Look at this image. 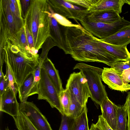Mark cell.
<instances>
[{
  "mask_svg": "<svg viewBox=\"0 0 130 130\" xmlns=\"http://www.w3.org/2000/svg\"><path fill=\"white\" fill-rule=\"evenodd\" d=\"M4 50L18 90L27 77L34 73L39 63V55L24 53L19 49L7 46Z\"/></svg>",
  "mask_w": 130,
  "mask_h": 130,
  "instance_id": "cell-4",
  "label": "cell"
},
{
  "mask_svg": "<svg viewBox=\"0 0 130 130\" xmlns=\"http://www.w3.org/2000/svg\"><path fill=\"white\" fill-rule=\"evenodd\" d=\"M40 76L38 90V99L45 100L52 108H56L62 115H63L59 94L45 70L42 67Z\"/></svg>",
  "mask_w": 130,
  "mask_h": 130,
  "instance_id": "cell-8",
  "label": "cell"
},
{
  "mask_svg": "<svg viewBox=\"0 0 130 130\" xmlns=\"http://www.w3.org/2000/svg\"><path fill=\"white\" fill-rule=\"evenodd\" d=\"M85 105L82 106L79 103L73 101L70 97L68 116L74 118H77L81 113Z\"/></svg>",
  "mask_w": 130,
  "mask_h": 130,
  "instance_id": "cell-26",
  "label": "cell"
},
{
  "mask_svg": "<svg viewBox=\"0 0 130 130\" xmlns=\"http://www.w3.org/2000/svg\"><path fill=\"white\" fill-rule=\"evenodd\" d=\"M59 96L63 115L68 116L70 104L69 94L68 91L64 89L59 94Z\"/></svg>",
  "mask_w": 130,
  "mask_h": 130,
  "instance_id": "cell-25",
  "label": "cell"
},
{
  "mask_svg": "<svg viewBox=\"0 0 130 130\" xmlns=\"http://www.w3.org/2000/svg\"><path fill=\"white\" fill-rule=\"evenodd\" d=\"M125 0H97L89 12L104 10H113L119 14L122 12Z\"/></svg>",
  "mask_w": 130,
  "mask_h": 130,
  "instance_id": "cell-16",
  "label": "cell"
},
{
  "mask_svg": "<svg viewBox=\"0 0 130 130\" xmlns=\"http://www.w3.org/2000/svg\"><path fill=\"white\" fill-rule=\"evenodd\" d=\"M79 24L77 27H67V36L70 55L75 60L102 63L111 67L115 62L119 61L102 47L99 38Z\"/></svg>",
  "mask_w": 130,
  "mask_h": 130,
  "instance_id": "cell-1",
  "label": "cell"
},
{
  "mask_svg": "<svg viewBox=\"0 0 130 130\" xmlns=\"http://www.w3.org/2000/svg\"><path fill=\"white\" fill-rule=\"evenodd\" d=\"M62 120L59 130H73L75 118L62 115Z\"/></svg>",
  "mask_w": 130,
  "mask_h": 130,
  "instance_id": "cell-29",
  "label": "cell"
},
{
  "mask_svg": "<svg viewBox=\"0 0 130 130\" xmlns=\"http://www.w3.org/2000/svg\"><path fill=\"white\" fill-rule=\"evenodd\" d=\"M43 61L39 60V63L34 73V79L28 97L37 94L40 79V71Z\"/></svg>",
  "mask_w": 130,
  "mask_h": 130,
  "instance_id": "cell-24",
  "label": "cell"
},
{
  "mask_svg": "<svg viewBox=\"0 0 130 130\" xmlns=\"http://www.w3.org/2000/svg\"><path fill=\"white\" fill-rule=\"evenodd\" d=\"M0 94L1 95L9 85V81L7 75L6 74L0 79Z\"/></svg>",
  "mask_w": 130,
  "mask_h": 130,
  "instance_id": "cell-35",
  "label": "cell"
},
{
  "mask_svg": "<svg viewBox=\"0 0 130 130\" xmlns=\"http://www.w3.org/2000/svg\"><path fill=\"white\" fill-rule=\"evenodd\" d=\"M100 106L102 117L112 129L116 130L117 125V105L107 96Z\"/></svg>",
  "mask_w": 130,
  "mask_h": 130,
  "instance_id": "cell-14",
  "label": "cell"
},
{
  "mask_svg": "<svg viewBox=\"0 0 130 130\" xmlns=\"http://www.w3.org/2000/svg\"><path fill=\"white\" fill-rule=\"evenodd\" d=\"M31 0H20L22 15L25 19V16L29 9Z\"/></svg>",
  "mask_w": 130,
  "mask_h": 130,
  "instance_id": "cell-37",
  "label": "cell"
},
{
  "mask_svg": "<svg viewBox=\"0 0 130 130\" xmlns=\"http://www.w3.org/2000/svg\"><path fill=\"white\" fill-rule=\"evenodd\" d=\"M13 118L18 130H38L31 123L24 111L20 110L17 116Z\"/></svg>",
  "mask_w": 130,
  "mask_h": 130,
  "instance_id": "cell-20",
  "label": "cell"
},
{
  "mask_svg": "<svg viewBox=\"0 0 130 130\" xmlns=\"http://www.w3.org/2000/svg\"><path fill=\"white\" fill-rule=\"evenodd\" d=\"M48 5L49 10L51 12L52 16L60 24L63 26L68 27H77L79 26V23L77 20H74L78 24H73L66 18L58 13L54 12L48 4Z\"/></svg>",
  "mask_w": 130,
  "mask_h": 130,
  "instance_id": "cell-27",
  "label": "cell"
},
{
  "mask_svg": "<svg viewBox=\"0 0 130 130\" xmlns=\"http://www.w3.org/2000/svg\"><path fill=\"white\" fill-rule=\"evenodd\" d=\"M50 37L57 46L62 49L66 54H70V51L67 36V27L59 23L48 11Z\"/></svg>",
  "mask_w": 130,
  "mask_h": 130,
  "instance_id": "cell-11",
  "label": "cell"
},
{
  "mask_svg": "<svg viewBox=\"0 0 130 130\" xmlns=\"http://www.w3.org/2000/svg\"><path fill=\"white\" fill-rule=\"evenodd\" d=\"M73 69H78L87 79L90 90V98L96 104L100 105L107 96L105 87L102 82L101 75L103 69L81 62L77 63Z\"/></svg>",
  "mask_w": 130,
  "mask_h": 130,
  "instance_id": "cell-5",
  "label": "cell"
},
{
  "mask_svg": "<svg viewBox=\"0 0 130 130\" xmlns=\"http://www.w3.org/2000/svg\"><path fill=\"white\" fill-rule=\"evenodd\" d=\"M96 124L103 130H114L108 124L101 115L99 116L98 121Z\"/></svg>",
  "mask_w": 130,
  "mask_h": 130,
  "instance_id": "cell-36",
  "label": "cell"
},
{
  "mask_svg": "<svg viewBox=\"0 0 130 130\" xmlns=\"http://www.w3.org/2000/svg\"><path fill=\"white\" fill-rule=\"evenodd\" d=\"M74 5H76L87 9L88 11L96 2L97 0H66Z\"/></svg>",
  "mask_w": 130,
  "mask_h": 130,
  "instance_id": "cell-31",
  "label": "cell"
},
{
  "mask_svg": "<svg viewBox=\"0 0 130 130\" xmlns=\"http://www.w3.org/2000/svg\"><path fill=\"white\" fill-rule=\"evenodd\" d=\"M87 112L86 105L80 115L75 118L73 130H89Z\"/></svg>",
  "mask_w": 130,
  "mask_h": 130,
  "instance_id": "cell-22",
  "label": "cell"
},
{
  "mask_svg": "<svg viewBox=\"0 0 130 130\" xmlns=\"http://www.w3.org/2000/svg\"><path fill=\"white\" fill-rule=\"evenodd\" d=\"M5 62L6 64V72L9 81V85L11 87L15 93L17 94L18 92V90L16 86L14 78L12 74L10 66L6 57L5 56Z\"/></svg>",
  "mask_w": 130,
  "mask_h": 130,
  "instance_id": "cell-32",
  "label": "cell"
},
{
  "mask_svg": "<svg viewBox=\"0 0 130 130\" xmlns=\"http://www.w3.org/2000/svg\"><path fill=\"white\" fill-rule=\"evenodd\" d=\"M100 39L109 44L118 46H127L130 43V25L123 27L111 36Z\"/></svg>",
  "mask_w": 130,
  "mask_h": 130,
  "instance_id": "cell-15",
  "label": "cell"
},
{
  "mask_svg": "<svg viewBox=\"0 0 130 130\" xmlns=\"http://www.w3.org/2000/svg\"><path fill=\"white\" fill-rule=\"evenodd\" d=\"M54 12L67 19L80 21L89 13L88 10L71 3L66 0H47Z\"/></svg>",
  "mask_w": 130,
  "mask_h": 130,
  "instance_id": "cell-9",
  "label": "cell"
},
{
  "mask_svg": "<svg viewBox=\"0 0 130 130\" xmlns=\"http://www.w3.org/2000/svg\"><path fill=\"white\" fill-rule=\"evenodd\" d=\"M20 51L25 53H31L26 34L25 26L22 30L20 38Z\"/></svg>",
  "mask_w": 130,
  "mask_h": 130,
  "instance_id": "cell-30",
  "label": "cell"
},
{
  "mask_svg": "<svg viewBox=\"0 0 130 130\" xmlns=\"http://www.w3.org/2000/svg\"><path fill=\"white\" fill-rule=\"evenodd\" d=\"M19 110L25 111L29 120L38 130H52L46 118L32 102L27 101L21 102Z\"/></svg>",
  "mask_w": 130,
  "mask_h": 130,
  "instance_id": "cell-10",
  "label": "cell"
},
{
  "mask_svg": "<svg viewBox=\"0 0 130 130\" xmlns=\"http://www.w3.org/2000/svg\"><path fill=\"white\" fill-rule=\"evenodd\" d=\"M99 43L102 47L116 58L119 61H126L130 59V53L127 46H118L107 43L99 39Z\"/></svg>",
  "mask_w": 130,
  "mask_h": 130,
  "instance_id": "cell-18",
  "label": "cell"
},
{
  "mask_svg": "<svg viewBox=\"0 0 130 130\" xmlns=\"http://www.w3.org/2000/svg\"><path fill=\"white\" fill-rule=\"evenodd\" d=\"M47 0H31L25 16V25L32 36L35 49L38 53L46 39L50 37Z\"/></svg>",
  "mask_w": 130,
  "mask_h": 130,
  "instance_id": "cell-3",
  "label": "cell"
},
{
  "mask_svg": "<svg viewBox=\"0 0 130 130\" xmlns=\"http://www.w3.org/2000/svg\"><path fill=\"white\" fill-rule=\"evenodd\" d=\"M34 79V73L29 75L25 79L18 90L21 102L27 101Z\"/></svg>",
  "mask_w": 130,
  "mask_h": 130,
  "instance_id": "cell-21",
  "label": "cell"
},
{
  "mask_svg": "<svg viewBox=\"0 0 130 130\" xmlns=\"http://www.w3.org/2000/svg\"><path fill=\"white\" fill-rule=\"evenodd\" d=\"M101 74L102 80L111 89L126 91L130 90V84L125 83L121 74L114 69L104 67Z\"/></svg>",
  "mask_w": 130,
  "mask_h": 130,
  "instance_id": "cell-12",
  "label": "cell"
},
{
  "mask_svg": "<svg viewBox=\"0 0 130 130\" xmlns=\"http://www.w3.org/2000/svg\"><path fill=\"white\" fill-rule=\"evenodd\" d=\"M125 3L127 4L130 6V0H125Z\"/></svg>",
  "mask_w": 130,
  "mask_h": 130,
  "instance_id": "cell-43",
  "label": "cell"
},
{
  "mask_svg": "<svg viewBox=\"0 0 130 130\" xmlns=\"http://www.w3.org/2000/svg\"><path fill=\"white\" fill-rule=\"evenodd\" d=\"M26 34L30 49L31 52L33 54L37 55L38 53L36 51L34 46V40L33 38L29 31L27 26L25 25Z\"/></svg>",
  "mask_w": 130,
  "mask_h": 130,
  "instance_id": "cell-34",
  "label": "cell"
},
{
  "mask_svg": "<svg viewBox=\"0 0 130 130\" xmlns=\"http://www.w3.org/2000/svg\"><path fill=\"white\" fill-rule=\"evenodd\" d=\"M56 45L51 37H48L42 45L41 53L39 56V60L44 61L47 58L48 53L52 47Z\"/></svg>",
  "mask_w": 130,
  "mask_h": 130,
  "instance_id": "cell-28",
  "label": "cell"
},
{
  "mask_svg": "<svg viewBox=\"0 0 130 130\" xmlns=\"http://www.w3.org/2000/svg\"><path fill=\"white\" fill-rule=\"evenodd\" d=\"M89 130H103L100 127L96 124H92Z\"/></svg>",
  "mask_w": 130,
  "mask_h": 130,
  "instance_id": "cell-41",
  "label": "cell"
},
{
  "mask_svg": "<svg viewBox=\"0 0 130 130\" xmlns=\"http://www.w3.org/2000/svg\"><path fill=\"white\" fill-rule=\"evenodd\" d=\"M122 74L123 71L130 68V59L126 61H118L115 63L111 67Z\"/></svg>",
  "mask_w": 130,
  "mask_h": 130,
  "instance_id": "cell-33",
  "label": "cell"
},
{
  "mask_svg": "<svg viewBox=\"0 0 130 130\" xmlns=\"http://www.w3.org/2000/svg\"><path fill=\"white\" fill-rule=\"evenodd\" d=\"M17 94L9 85L0 95V111L6 113L13 118L17 116L20 110V105Z\"/></svg>",
  "mask_w": 130,
  "mask_h": 130,
  "instance_id": "cell-13",
  "label": "cell"
},
{
  "mask_svg": "<svg viewBox=\"0 0 130 130\" xmlns=\"http://www.w3.org/2000/svg\"><path fill=\"white\" fill-rule=\"evenodd\" d=\"M65 89L72 100L83 106L87 105L88 99L91 96L87 80L80 71L71 74Z\"/></svg>",
  "mask_w": 130,
  "mask_h": 130,
  "instance_id": "cell-7",
  "label": "cell"
},
{
  "mask_svg": "<svg viewBox=\"0 0 130 130\" xmlns=\"http://www.w3.org/2000/svg\"></svg>",
  "mask_w": 130,
  "mask_h": 130,
  "instance_id": "cell-45",
  "label": "cell"
},
{
  "mask_svg": "<svg viewBox=\"0 0 130 130\" xmlns=\"http://www.w3.org/2000/svg\"><path fill=\"white\" fill-rule=\"evenodd\" d=\"M25 25L20 3L17 1H0V45L8 43L20 50L22 30Z\"/></svg>",
  "mask_w": 130,
  "mask_h": 130,
  "instance_id": "cell-2",
  "label": "cell"
},
{
  "mask_svg": "<svg viewBox=\"0 0 130 130\" xmlns=\"http://www.w3.org/2000/svg\"><path fill=\"white\" fill-rule=\"evenodd\" d=\"M122 106L117 105V125L116 130H127V112L123 109Z\"/></svg>",
  "mask_w": 130,
  "mask_h": 130,
  "instance_id": "cell-23",
  "label": "cell"
},
{
  "mask_svg": "<svg viewBox=\"0 0 130 130\" xmlns=\"http://www.w3.org/2000/svg\"><path fill=\"white\" fill-rule=\"evenodd\" d=\"M122 79L125 83L130 82V68L124 70L121 74Z\"/></svg>",
  "mask_w": 130,
  "mask_h": 130,
  "instance_id": "cell-38",
  "label": "cell"
},
{
  "mask_svg": "<svg viewBox=\"0 0 130 130\" xmlns=\"http://www.w3.org/2000/svg\"><path fill=\"white\" fill-rule=\"evenodd\" d=\"M4 75L3 72L2 71V67L0 68V79H1L3 76H4Z\"/></svg>",
  "mask_w": 130,
  "mask_h": 130,
  "instance_id": "cell-42",
  "label": "cell"
},
{
  "mask_svg": "<svg viewBox=\"0 0 130 130\" xmlns=\"http://www.w3.org/2000/svg\"><path fill=\"white\" fill-rule=\"evenodd\" d=\"M5 130H9L8 127H7L6 128Z\"/></svg>",
  "mask_w": 130,
  "mask_h": 130,
  "instance_id": "cell-44",
  "label": "cell"
},
{
  "mask_svg": "<svg viewBox=\"0 0 130 130\" xmlns=\"http://www.w3.org/2000/svg\"><path fill=\"white\" fill-rule=\"evenodd\" d=\"M41 67L45 70L59 94L64 89L62 87V82L58 70L51 60L48 57L43 61Z\"/></svg>",
  "mask_w": 130,
  "mask_h": 130,
  "instance_id": "cell-17",
  "label": "cell"
},
{
  "mask_svg": "<svg viewBox=\"0 0 130 130\" xmlns=\"http://www.w3.org/2000/svg\"><path fill=\"white\" fill-rule=\"evenodd\" d=\"M88 15L98 21L106 23H114L121 17L117 12L113 10H104L89 12Z\"/></svg>",
  "mask_w": 130,
  "mask_h": 130,
  "instance_id": "cell-19",
  "label": "cell"
},
{
  "mask_svg": "<svg viewBox=\"0 0 130 130\" xmlns=\"http://www.w3.org/2000/svg\"><path fill=\"white\" fill-rule=\"evenodd\" d=\"M122 107L123 109L126 112L130 107V91L128 92L125 102Z\"/></svg>",
  "mask_w": 130,
  "mask_h": 130,
  "instance_id": "cell-39",
  "label": "cell"
},
{
  "mask_svg": "<svg viewBox=\"0 0 130 130\" xmlns=\"http://www.w3.org/2000/svg\"><path fill=\"white\" fill-rule=\"evenodd\" d=\"M127 112L128 117L127 130H130V107L128 109Z\"/></svg>",
  "mask_w": 130,
  "mask_h": 130,
  "instance_id": "cell-40",
  "label": "cell"
},
{
  "mask_svg": "<svg viewBox=\"0 0 130 130\" xmlns=\"http://www.w3.org/2000/svg\"><path fill=\"white\" fill-rule=\"evenodd\" d=\"M79 22L85 29L100 39L111 36L123 27L130 25V22L122 17L114 23H106L98 21L87 15Z\"/></svg>",
  "mask_w": 130,
  "mask_h": 130,
  "instance_id": "cell-6",
  "label": "cell"
}]
</instances>
